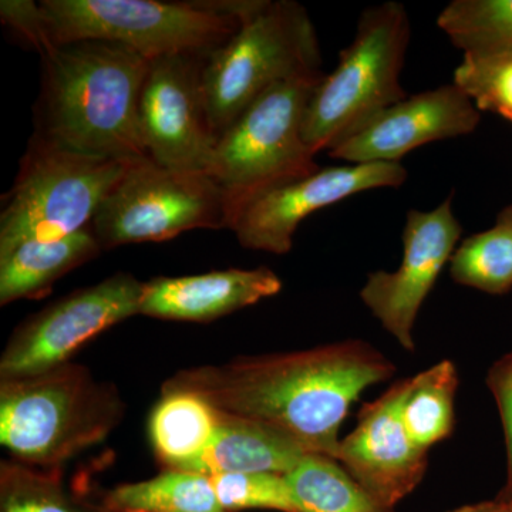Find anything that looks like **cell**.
<instances>
[{
  "instance_id": "9c48e42d",
  "label": "cell",
  "mask_w": 512,
  "mask_h": 512,
  "mask_svg": "<svg viewBox=\"0 0 512 512\" xmlns=\"http://www.w3.org/2000/svg\"><path fill=\"white\" fill-rule=\"evenodd\" d=\"M228 197L205 173L131 164L101 202L92 228L101 248L161 242L191 229L228 228Z\"/></svg>"
},
{
  "instance_id": "ac0fdd59",
  "label": "cell",
  "mask_w": 512,
  "mask_h": 512,
  "mask_svg": "<svg viewBox=\"0 0 512 512\" xmlns=\"http://www.w3.org/2000/svg\"><path fill=\"white\" fill-rule=\"evenodd\" d=\"M103 251L92 228L56 241H30L0 255V305L45 298L62 276Z\"/></svg>"
},
{
  "instance_id": "3957f363",
  "label": "cell",
  "mask_w": 512,
  "mask_h": 512,
  "mask_svg": "<svg viewBox=\"0 0 512 512\" xmlns=\"http://www.w3.org/2000/svg\"><path fill=\"white\" fill-rule=\"evenodd\" d=\"M124 403L110 383L76 363L0 380V443L26 466L63 468L119 426Z\"/></svg>"
},
{
  "instance_id": "6da1fadb",
  "label": "cell",
  "mask_w": 512,
  "mask_h": 512,
  "mask_svg": "<svg viewBox=\"0 0 512 512\" xmlns=\"http://www.w3.org/2000/svg\"><path fill=\"white\" fill-rule=\"evenodd\" d=\"M394 373L396 366L383 353L363 340L350 339L183 370L168 379L163 390L197 394L220 412L264 423L309 453L336 460L340 427L353 404Z\"/></svg>"
},
{
  "instance_id": "30bf717a",
  "label": "cell",
  "mask_w": 512,
  "mask_h": 512,
  "mask_svg": "<svg viewBox=\"0 0 512 512\" xmlns=\"http://www.w3.org/2000/svg\"><path fill=\"white\" fill-rule=\"evenodd\" d=\"M144 282L126 272L64 296L30 316L0 357V380L23 379L70 363L84 343L140 315Z\"/></svg>"
},
{
  "instance_id": "277c9868",
  "label": "cell",
  "mask_w": 512,
  "mask_h": 512,
  "mask_svg": "<svg viewBox=\"0 0 512 512\" xmlns=\"http://www.w3.org/2000/svg\"><path fill=\"white\" fill-rule=\"evenodd\" d=\"M261 0H42L55 47L83 40L123 45L147 60L208 56L225 45Z\"/></svg>"
},
{
  "instance_id": "5b68a950",
  "label": "cell",
  "mask_w": 512,
  "mask_h": 512,
  "mask_svg": "<svg viewBox=\"0 0 512 512\" xmlns=\"http://www.w3.org/2000/svg\"><path fill=\"white\" fill-rule=\"evenodd\" d=\"M412 35L409 13L399 2L363 10L352 43L338 66L313 90L302 136L318 156L329 153L407 93L400 83Z\"/></svg>"
},
{
  "instance_id": "d4e9b609",
  "label": "cell",
  "mask_w": 512,
  "mask_h": 512,
  "mask_svg": "<svg viewBox=\"0 0 512 512\" xmlns=\"http://www.w3.org/2000/svg\"><path fill=\"white\" fill-rule=\"evenodd\" d=\"M458 285L490 295L512 288V205L498 214L494 227L464 239L450 261Z\"/></svg>"
},
{
  "instance_id": "4fadbf2b",
  "label": "cell",
  "mask_w": 512,
  "mask_h": 512,
  "mask_svg": "<svg viewBox=\"0 0 512 512\" xmlns=\"http://www.w3.org/2000/svg\"><path fill=\"white\" fill-rule=\"evenodd\" d=\"M463 227L453 195L431 211L410 210L403 229L402 264L367 276L360 299L404 350L413 352V328L444 266L450 264Z\"/></svg>"
},
{
  "instance_id": "f546056e",
  "label": "cell",
  "mask_w": 512,
  "mask_h": 512,
  "mask_svg": "<svg viewBox=\"0 0 512 512\" xmlns=\"http://www.w3.org/2000/svg\"><path fill=\"white\" fill-rule=\"evenodd\" d=\"M446 512H512V505L505 503L500 498H495L493 501L463 505V507L454 508V510Z\"/></svg>"
},
{
  "instance_id": "9a60e30c",
  "label": "cell",
  "mask_w": 512,
  "mask_h": 512,
  "mask_svg": "<svg viewBox=\"0 0 512 512\" xmlns=\"http://www.w3.org/2000/svg\"><path fill=\"white\" fill-rule=\"evenodd\" d=\"M480 120L476 101L463 87L443 84L387 107L328 154L348 164L400 163L414 148L473 133Z\"/></svg>"
},
{
  "instance_id": "8992f818",
  "label": "cell",
  "mask_w": 512,
  "mask_h": 512,
  "mask_svg": "<svg viewBox=\"0 0 512 512\" xmlns=\"http://www.w3.org/2000/svg\"><path fill=\"white\" fill-rule=\"evenodd\" d=\"M318 33L293 0H261L225 45L205 59L202 93L215 136L276 84L322 74Z\"/></svg>"
},
{
  "instance_id": "4316f807",
  "label": "cell",
  "mask_w": 512,
  "mask_h": 512,
  "mask_svg": "<svg viewBox=\"0 0 512 512\" xmlns=\"http://www.w3.org/2000/svg\"><path fill=\"white\" fill-rule=\"evenodd\" d=\"M454 82L470 94L478 109L493 110L512 121V62H461Z\"/></svg>"
},
{
  "instance_id": "7402d4cb",
  "label": "cell",
  "mask_w": 512,
  "mask_h": 512,
  "mask_svg": "<svg viewBox=\"0 0 512 512\" xmlns=\"http://www.w3.org/2000/svg\"><path fill=\"white\" fill-rule=\"evenodd\" d=\"M457 387V367L451 360L407 379L400 416L410 439L421 450L429 451L453 433Z\"/></svg>"
},
{
  "instance_id": "ba28073f",
  "label": "cell",
  "mask_w": 512,
  "mask_h": 512,
  "mask_svg": "<svg viewBox=\"0 0 512 512\" xmlns=\"http://www.w3.org/2000/svg\"><path fill=\"white\" fill-rule=\"evenodd\" d=\"M323 76L276 84L249 104L218 138L211 177L227 194L229 214L269 188L318 170L316 154L303 141L302 123Z\"/></svg>"
},
{
  "instance_id": "7a4b0ae2",
  "label": "cell",
  "mask_w": 512,
  "mask_h": 512,
  "mask_svg": "<svg viewBox=\"0 0 512 512\" xmlns=\"http://www.w3.org/2000/svg\"><path fill=\"white\" fill-rule=\"evenodd\" d=\"M42 57L36 131L87 156L151 160L140 126L150 60L117 43L83 40Z\"/></svg>"
},
{
  "instance_id": "d6986e66",
  "label": "cell",
  "mask_w": 512,
  "mask_h": 512,
  "mask_svg": "<svg viewBox=\"0 0 512 512\" xmlns=\"http://www.w3.org/2000/svg\"><path fill=\"white\" fill-rule=\"evenodd\" d=\"M221 412L197 394L163 390L148 421L154 456L163 470L187 471L210 447Z\"/></svg>"
},
{
  "instance_id": "5bb4252c",
  "label": "cell",
  "mask_w": 512,
  "mask_h": 512,
  "mask_svg": "<svg viewBox=\"0 0 512 512\" xmlns=\"http://www.w3.org/2000/svg\"><path fill=\"white\" fill-rule=\"evenodd\" d=\"M406 387L407 379L400 380L365 404L355 429L340 440L336 457L360 487L390 510L419 487L429 467V451L413 443L400 416Z\"/></svg>"
},
{
  "instance_id": "484cf974",
  "label": "cell",
  "mask_w": 512,
  "mask_h": 512,
  "mask_svg": "<svg viewBox=\"0 0 512 512\" xmlns=\"http://www.w3.org/2000/svg\"><path fill=\"white\" fill-rule=\"evenodd\" d=\"M210 478L218 500L228 512H296L291 488L282 474L228 473Z\"/></svg>"
},
{
  "instance_id": "f1b7e54d",
  "label": "cell",
  "mask_w": 512,
  "mask_h": 512,
  "mask_svg": "<svg viewBox=\"0 0 512 512\" xmlns=\"http://www.w3.org/2000/svg\"><path fill=\"white\" fill-rule=\"evenodd\" d=\"M487 387L493 394L503 421L505 447H507V483L497 498H512V352L498 359L488 370Z\"/></svg>"
},
{
  "instance_id": "cb8c5ba5",
  "label": "cell",
  "mask_w": 512,
  "mask_h": 512,
  "mask_svg": "<svg viewBox=\"0 0 512 512\" xmlns=\"http://www.w3.org/2000/svg\"><path fill=\"white\" fill-rule=\"evenodd\" d=\"M0 512H113L99 500L67 488L63 468H37L19 461L0 464Z\"/></svg>"
},
{
  "instance_id": "2e32d148",
  "label": "cell",
  "mask_w": 512,
  "mask_h": 512,
  "mask_svg": "<svg viewBox=\"0 0 512 512\" xmlns=\"http://www.w3.org/2000/svg\"><path fill=\"white\" fill-rule=\"evenodd\" d=\"M281 291V278L266 266L174 278L161 276L144 282L140 315L183 322H211Z\"/></svg>"
},
{
  "instance_id": "7c38bea8",
  "label": "cell",
  "mask_w": 512,
  "mask_h": 512,
  "mask_svg": "<svg viewBox=\"0 0 512 512\" xmlns=\"http://www.w3.org/2000/svg\"><path fill=\"white\" fill-rule=\"evenodd\" d=\"M208 56L151 60L140 97L148 156L168 170L211 175L218 138L208 121L202 69Z\"/></svg>"
},
{
  "instance_id": "52a82bcc",
  "label": "cell",
  "mask_w": 512,
  "mask_h": 512,
  "mask_svg": "<svg viewBox=\"0 0 512 512\" xmlns=\"http://www.w3.org/2000/svg\"><path fill=\"white\" fill-rule=\"evenodd\" d=\"M131 164L87 156L33 134L0 212V255L89 228Z\"/></svg>"
},
{
  "instance_id": "83f0119b",
  "label": "cell",
  "mask_w": 512,
  "mask_h": 512,
  "mask_svg": "<svg viewBox=\"0 0 512 512\" xmlns=\"http://www.w3.org/2000/svg\"><path fill=\"white\" fill-rule=\"evenodd\" d=\"M0 19L19 33L40 56L56 49L50 37L45 12L40 2L32 0H2Z\"/></svg>"
},
{
  "instance_id": "603a6c76",
  "label": "cell",
  "mask_w": 512,
  "mask_h": 512,
  "mask_svg": "<svg viewBox=\"0 0 512 512\" xmlns=\"http://www.w3.org/2000/svg\"><path fill=\"white\" fill-rule=\"evenodd\" d=\"M296 512H394L376 501L335 458L306 454L285 474Z\"/></svg>"
},
{
  "instance_id": "44dd1931",
  "label": "cell",
  "mask_w": 512,
  "mask_h": 512,
  "mask_svg": "<svg viewBox=\"0 0 512 512\" xmlns=\"http://www.w3.org/2000/svg\"><path fill=\"white\" fill-rule=\"evenodd\" d=\"M101 500L113 512H228L210 477L181 470H163L150 480L117 485Z\"/></svg>"
},
{
  "instance_id": "4dcf8cb0",
  "label": "cell",
  "mask_w": 512,
  "mask_h": 512,
  "mask_svg": "<svg viewBox=\"0 0 512 512\" xmlns=\"http://www.w3.org/2000/svg\"><path fill=\"white\" fill-rule=\"evenodd\" d=\"M505 503H508V504H511L512 505V498L510 501H505Z\"/></svg>"
},
{
  "instance_id": "ffe728a7",
  "label": "cell",
  "mask_w": 512,
  "mask_h": 512,
  "mask_svg": "<svg viewBox=\"0 0 512 512\" xmlns=\"http://www.w3.org/2000/svg\"><path fill=\"white\" fill-rule=\"evenodd\" d=\"M437 25L463 52V62H512V0H453Z\"/></svg>"
},
{
  "instance_id": "8fae6325",
  "label": "cell",
  "mask_w": 512,
  "mask_h": 512,
  "mask_svg": "<svg viewBox=\"0 0 512 512\" xmlns=\"http://www.w3.org/2000/svg\"><path fill=\"white\" fill-rule=\"evenodd\" d=\"M407 180L400 163H365L318 168L242 202L229 214L228 229L239 244L254 251L285 255L296 229L313 212L379 188H397Z\"/></svg>"
},
{
  "instance_id": "e0dca14e",
  "label": "cell",
  "mask_w": 512,
  "mask_h": 512,
  "mask_svg": "<svg viewBox=\"0 0 512 512\" xmlns=\"http://www.w3.org/2000/svg\"><path fill=\"white\" fill-rule=\"evenodd\" d=\"M306 454L312 453L281 431L259 421L221 412L210 447L187 471L208 477L228 473L285 476Z\"/></svg>"
}]
</instances>
